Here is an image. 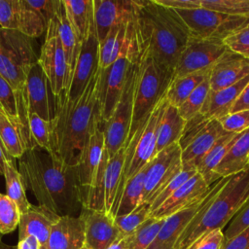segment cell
Here are the masks:
<instances>
[{"mask_svg": "<svg viewBox=\"0 0 249 249\" xmlns=\"http://www.w3.org/2000/svg\"><path fill=\"white\" fill-rule=\"evenodd\" d=\"M8 160H15L12 157L9 156V154L6 152L5 147L0 139V175H4V166L6 161Z\"/></svg>", "mask_w": 249, "mask_h": 249, "instance_id": "11a10c76", "label": "cell"}, {"mask_svg": "<svg viewBox=\"0 0 249 249\" xmlns=\"http://www.w3.org/2000/svg\"><path fill=\"white\" fill-rule=\"evenodd\" d=\"M100 75L99 68L78 98H67L65 91L56 97L55 115L52 121L53 149V154L67 164H76L88 137L103 123L99 104Z\"/></svg>", "mask_w": 249, "mask_h": 249, "instance_id": "7a4b0ae2", "label": "cell"}, {"mask_svg": "<svg viewBox=\"0 0 249 249\" xmlns=\"http://www.w3.org/2000/svg\"><path fill=\"white\" fill-rule=\"evenodd\" d=\"M58 0H18V31L34 39L47 31Z\"/></svg>", "mask_w": 249, "mask_h": 249, "instance_id": "ac0fdd59", "label": "cell"}, {"mask_svg": "<svg viewBox=\"0 0 249 249\" xmlns=\"http://www.w3.org/2000/svg\"><path fill=\"white\" fill-rule=\"evenodd\" d=\"M128 235L121 236L115 242H113L107 249H127Z\"/></svg>", "mask_w": 249, "mask_h": 249, "instance_id": "9f6ffc18", "label": "cell"}, {"mask_svg": "<svg viewBox=\"0 0 249 249\" xmlns=\"http://www.w3.org/2000/svg\"><path fill=\"white\" fill-rule=\"evenodd\" d=\"M186 26L190 37L224 40L249 23V18L231 17L204 8L174 10Z\"/></svg>", "mask_w": 249, "mask_h": 249, "instance_id": "9c48e42d", "label": "cell"}, {"mask_svg": "<svg viewBox=\"0 0 249 249\" xmlns=\"http://www.w3.org/2000/svg\"><path fill=\"white\" fill-rule=\"evenodd\" d=\"M211 187L197 172L175 191L157 209L152 211L150 217L164 219L199 200L209 192Z\"/></svg>", "mask_w": 249, "mask_h": 249, "instance_id": "7402d4cb", "label": "cell"}, {"mask_svg": "<svg viewBox=\"0 0 249 249\" xmlns=\"http://www.w3.org/2000/svg\"><path fill=\"white\" fill-rule=\"evenodd\" d=\"M249 83V75L237 83L217 91L209 92L200 114L208 119H221L231 113V110L245 87Z\"/></svg>", "mask_w": 249, "mask_h": 249, "instance_id": "4316f807", "label": "cell"}, {"mask_svg": "<svg viewBox=\"0 0 249 249\" xmlns=\"http://www.w3.org/2000/svg\"><path fill=\"white\" fill-rule=\"evenodd\" d=\"M29 129L35 145L49 154H53L52 121H46L33 113L29 114Z\"/></svg>", "mask_w": 249, "mask_h": 249, "instance_id": "ab89813d", "label": "cell"}, {"mask_svg": "<svg viewBox=\"0 0 249 249\" xmlns=\"http://www.w3.org/2000/svg\"><path fill=\"white\" fill-rule=\"evenodd\" d=\"M224 249H249V228L226 241Z\"/></svg>", "mask_w": 249, "mask_h": 249, "instance_id": "816d5d0a", "label": "cell"}, {"mask_svg": "<svg viewBox=\"0 0 249 249\" xmlns=\"http://www.w3.org/2000/svg\"><path fill=\"white\" fill-rule=\"evenodd\" d=\"M249 199V169L230 176L224 186L194 217L174 249H188L204 234L223 230Z\"/></svg>", "mask_w": 249, "mask_h": 249, "instance_id": "277c9868", "label": "cell"}, {"mask_svg": "<svg viewBox=\"0 0 249 249\" xmlns=\"http://www.w3.org/2000/svg\"><path fill=\"white\" fill-rule=\"evenodd\" d=\"M37 61L32 38L0 27V75L15 90L25 89L28 72Z\"/></svg>", "mask_w": 249, "mask_h": 249, "instance_id": "52a82bcc", "label": "cell"}, {"mask_svg": "<svg viewBox=\"0 0 249 249\" xmlns=\"http://www.w3.org/2000/svg\"><path fill=\"white\" fill-rule=\"evenodd\" d=\"M24 187L38 201L58 216H75L84 206V193L76 165L67 164L55 154L36 147L19 159Z\"/></svg>", "mask_w": 249, "mask_h": 249, "instance_id": "6da1fadb", "label": "cell"}, {"mask_svg": "<svg viewBox=\"0 0 249 249\" xmlns=\"http://www.w3.org/2000/svg\"><path fill=\"white\" fill-rule=\"evenodd\" d=\"M249 109V83L241 92L240 96L232 106L231 113L232 112H237L241 110H247Z\"/></svg>", "mask_w": 249, "mask_h": 249, "instance_id": "f5cc1de1", "label": "cell"}, {"mask_svg": "<svg viewBox=\"0 0 249 249\" xmlns=\"http://www.w3.org/2000/svg\"><path fill=\"white\" fill-rule=\"evenodd\" d=\"M136 34L140 47L174 73L190 34L174 10L155 0H138Z\"/></svg>", "mask_w": 249, "mask_h": 249, "instance_id": "3957f363", "label": "cell"}, {"mask_svg": "<svg viewBox=\"0 0 249 249\" xmlns=\"http://www.w3.org/2000/svg\"><path fill=\"white\" fill-rule=\"evenodd\" d=\"M219 122L225 131L241 133L249 128V109L230 113L219 119Z\"/></svg>", "mask_w": 249, "mask_h": 249, "instance_id": "bcb514c9", "label": "cell"}, {"mask_svg": "<svg viewBox=\"0 0 249 249\" xmlns=\"http://www.w3.org/2000/svg\"><path fill=\"white\" fill-rule=\"evenodd\" d=\"M247 169H249V128L238 134L214 172L218 179H221Z\"/></svg>", "mask_w": 249, "mask_h": 249, "instance_id": "83f0119b", "label": "cell"}, {"mask_svg": "<svg viewBox=\"0 0 249 249\" xmlns=\"http://www.w3.org/2000/svg\"><path fill=\"white\" fill-rule=\"evenodd\" d=\"M201 8L231 17L249 18V0H200Z\"/></svg>", "mask_w": 249, "mask_h": 249, "instance_id": "60d3db41", "label": "cell"}, {"mask_svg": "<svg viewBox=\"0 0 249 249\" xmlns=\"http://www.w3.org/2000/svg\"><path fill=\"white\" fill-rule=\"evenodd\" d=\"M129 137L121 149L108 160L104 175V206L105 213L115 218L122 181L125 172Z\"/></svg>", "mask_w": 249, "mask_h": 249, "instance_id": "cb8c5ba5", "label": "cell"}, {"mask_svg": "<svg viewBox=\"0 0 249 249\" xmlns=\"http://www.w3.org/2000/svg\"><path fill=\"white\" fill-rule=\"evenodd\" d=\"M20 211L16 202L6 194L0 193V233L14 231L19 224Z\"/></svg>", "mask_w": 249, "mask_h": 249, "instance_id": "7bdbcfd3", "label": "cell"}, {"mask_svg": "<svg viewBox=\"0 0 249 249\" xmlns=\"http://www.w3.org/2000/svg\"><path fill=\"white\" fill-rule=\"evenodd\" d=\"M225 132L219 120L205 118L200 113L188 121L179 140L182 163L197 167L206 153Z\"/></svg>", "mask_w": 249, "mask_h": 249, "instance_id": "30bf717a", "label": "cell"}, {"mask_svg": "<svg viewBox=\"0 0 249 249\" xmlns=\"http://www.w3.org/2000/svg\"><path fill=\"white\" fill-rule=\"evenodd\" d=\"M229 177H225L217 181L209 190V192L196 201L192 205L165 218L157 236L148 247V249H174L178 238L191 223L194 217L203 208L207 201L224 186Z\"/></svg>", "mask_w": 249, "mask_h": 249, "instance_id": "5bb4252c", "label": "cell"}, {"mask_svg": "<svg viewBox=\"0 0 249 249\" xmlns=\"http://www.w3.org/2000/svg\"><path fill=\"white\" fill-rule=\"evenodd\" d=\"M141 48L136 34V15L121 56L108 68L101 70L99 84L100 116L105 124L112 116L124 90L129 70L139 58Z\"/></svg>", "mask_w": 249, "mask_h": 249, "instance_id": "8992f818", "label": "cell"}, {"mask_svg": "<svg viewBox=\"0 0 249 249\" xmlns=\"http://www.w3.org/2000/svg\"><path fill=\"white\" fill-rule=\"evenodd\" d=\"M38 62L50 82L53 94L57 97L63 91H67L70 84V73L58 34L56 12L46 31Z\"/></svg>", "mask_w": 249, "mask_h": 249, "instance_id": "8fae6325", "label": "cell"}, {"mask_svg": "<svg viewBox=\"0 0 249 249\" xmlns=\"http://www.w3.org/2000/svg\"><path fill=\"white\" fill-rule=\"evenodd\" d=\"M148 164L126 181L121 196L116 216L126 215L136 209L140 204H142Z\"/></svg>", "mask_w": 249, "mask_h": 249, "instance_id": "d590c367", "label": "cell"}, {"mask_svg": "<svg viewBox=\"0 0 249 249\" xmlns=\"http://www.w3.org/2000/svg\"><path fill=\"white\" fill-rule=\"evenodd\" d=\"M167 100L165 96L160 101V103L153 110L149 116L141 134L137 140L136 147L127 169L124 173L122 186H121V196L126 181L136 174L139 170L145 167L157 155V137H158V127L162 115V112L166 106ZM120 196V199H121ZM120 202V201H119ZM118 209V208H117Z\"/></svg>", "mask_w": 249, "mask_h": 249, "instance_id": "2e32d148", "label": "cell"}, {"mask_svg": "<svg viewBox=\"0 0 249 249\" xmlns=\"http://www.w3.org/2000/svg\"><path fill=\"white\" fill-rule=\"evenodd\" d=\"M182 166L179 142L159 152L148 164L142 203L151 205L158 194L181 171Z\"/></svg>", "mask_w": 249, "mask_h": 249, "instance_id": "4fadbf2b", "label": "cell"}, {"mask_svg": "<svg viewBox=\"0 0 249 249\" xmlns=\"http://www.w3.org/2000/svg\"><path fill=\"white\" fill-rule=\"evenodd\" d=\"M56 18H57V27L60 41L65 53L67 64L69 67L70 73V82L74 72L76 60L80 52L81 45L78 41V38L74 32L73 27L71 26L69 19L66 15L65 7L62 0H58L56 7ZM70 85V84H69Z\"/></svg>", "mask_w": 249, "mask_h": 249, "instance_id": "836d02e7", "label": "cell"}, {"mask_svg": "<svg viewBox=\"0 0 249 249\" xmlns=\"http://www.w3.org/2000/svg\"><path fill=\"white\" fill-rule=\"evenodd\" d=\"M17 249H41V244L37 238L33 236H26L18 239Z\"/></svg>", "mask_w": 249, "mask_h": 249, "instance_id": "db71d44e", "label": "cell"}, {"mask_svg": "<svg viewBox=\"0 0 249 249\" xmlns=\"http://www.w3.org/2000/svg\"><path fill=\"white\" fill-rule=\"evenodd\" d=\"M0 249H17V245H9L0 240Z\"/></svg>", "mask_w": 249, "mask_h": 249, "instance_id": "6f0895ef", "label": "cell"}, {"mask_svg": "<svg viewBox=\"0 0 249 249\" xmlns=\"http://www.w3.org/2000/svg\"><path fill=\"white\" fill-rule=\"evenodd\" d=\"M25 89L29 114L33 113L46 121H53L56 110V96L38 61L28 72Z\"/></svg>", "mask_w": 249, "mask_h": 249, "instance_id": "e0dca14e", "label": "cell"}, {"mask_svg": "<svg viewBox=\"0 0 249 249\" xmlns=\"http://www.w3.org/2000/svg\"><path fill=\"white\" fill-rule=\"evenodd\" d=\"M209 73L210 71L198 72L180 77L173 76L165 92L167 102L170 105L179 108L194 89L209 76Z\"/></svg>", "mask_w": 249, "mask_h": 249, "instance_id": "e575fe53", "label": "cell"}, {"mask_svg": "<svg viewBox=\"0 0 249 249\" xmlns=\"http://www.w3.org/2000/svg\"><path fill=\"white\" fill-rule=\"evenodd\" d=\"M82 249H88V248H86V247H83V248H82Z\"/></svg>", "mask_w": 249, "mask_h": 249, "instance_id": "680465c9", "label": "cell"}, {"mask_svg": "<svg viewBox=\"0 0 249 249\" xmlns=\"http://www.w3.org/2000/svg\"><path fill=\"white\" fill-rule=\"evenodd\" d=\"M248 75L249 59L228 50L210 70V90L217 91L230 87Z\"/></svg>", "mask_w": 249, "mask_h": 249, "instance_id": "603a6c76", "label": "cell"}, {"mask_svg": "<svg viewBox=\"0 0 249 249\" xmlns=\"http://www.w3.org/2000/svg\"><path fill=\"white\" fill-rule=\"evenodd\" d=\"M134 18L135 16L130 20L113 26L104 40L100 43L99 68L101 70L108 68L121 56L126 44Z\"/></svg>", "mask_w": 249, "mask_h": 249, "instance_id": "4dcf8cb0", "label": "cell"}, {"mask_svg": "<svg viewBox=\"0 0 249 249\" xmlns=\"http://www.w3.org/2000/svg\"><path fill=\"white\" fill-rule=\"evenodd\" d=\"M238 134L239 133L226 131L223 135H221L218 138V140L215 142L212 148L206 153V155L203 157V159L197 165V172L203 177V179L210 187L220 180L216 176L214 170L223 160L225 155L228 153V151L237 138Z\"/></svg>", "mask_w": 249, "mask_h": 249, "instance_id": "1f68e13d", "label": "cell"}, {"mask_svg": "<svg viewBox=\"0 0 249 249\" xmlns=\"http://www.w3.org/2000/svg\"><path fill=\"white\" fill-rule=\"evenodd\" d=\"M105 150L104 124H100L88 137L76 160L78 178L83 189L84 200L91 188Z\"/></svg>", "mask_w": 249, "mask_h": 249, "instance_id": "d6986e66", "label": "cell"}, {"mask_svg": "<svg viewBox=\"0 0 249 249\" xmlns=\"http://www.w3.org/2000/svg\"><path fill=\"white\" fill-rule=\"evenodd\" d=\"M137 7L138 0H93V21L99 42L113 26L133 18Z\"/></svg>", "mask_w": 249, "mask_h": 249, "instance_id": "ffe728a7", "label": "cell"}, {"mask_svg": "<svg viewBox=\"0 0 249 249\" xmlns=\"http://www.w3.org/2000/svg\"><path fill=\"white\" fill-rule=\"evenodd\" d=\"M149 217L150 205L147 203H142L136 209L126 215L116 216L114 221L121 233L126 236L133 233Z\"/></svg>", "mask_w": 249, "mask_h": 249, "instance_id": "b9f144b4", "label": "cell"}, {"mask_svg": "<svg viewBox=\"0 0 249 249\" xmlns=\"http://www.w3.org/2000/svg\"><path fill=\"white\" fill-rule=\"evenodd\" d=\"M80 216L85 223V247L88 249H107L124 236L114 218L105 212L83 208Z\"/></svg>", "mask_w": 249, "mask_h": 249, "instance_id": "44dd1931", "label": "cell"}, {"mask_svg": "<svg viewBox=\"0 0 249 249\" xmlns=\"http://www.w3.org/2000/svg\"><path fill=\"white\" fill-rule=\"evenodd\" d=\"M225 242L223 230H215L196 240L188 249H224Z\"/></svg>", "mask_w": 249, "mask_h": 249, "instance_id": "681fc988", "label": "cell"}, {"mask_svg": "<svg viewBox=\"0 0 249 249\" xmlns=\"http://www.w3.org/2000/svg\"><path fill=\"white\" fill-rule=\"evenodd\" d=\"M187 122L181 117L178 108L168 102L162 112L157 137V154L166 147L178 143L181 139Z\"/></svg>", "mask_w": 249, "mask_h": 249, "instance_id": "f1b7e54d", "label": "cell"}, {"mask_svg": "<svg viewBox=\"0 0 249 249\" xmlns=\"http://www.w3.org/2000/svg\"><path fill=\"white\" fill-rule=\"evenodd\" d=\"M3 176L6 182V195L16 202L20 213L26 212L32 204L26 197L23 180L16 167L15 160L6 161Z\"/></svg>", "mask_w": 249, "mask_h": 249, "instance_id": "8d00e7d4", "label": "cell"}, {"mask_svg": "<svg viewBox=\"0 0 249 249\" xmlns=\"http://www.w3.org/2000/svg\"><path fill=\"white\" fill-rule=\"evenodd\" d=\"M18 0H0V27L18 30Z\"/></svg>", "mask_w": 249, "mask_h": 249, "instance_id": "c3c4849f", "label": "cell"}, {"mask_svg": "<svg viewBox=\"0 0 249 249\" xmlns=\"http://www.w3.org/2000/svg\"><path fill=\"white\" fill-rule=\"evenodd\" d=\"M197 173V168L195 165L183 163L181 171L158 194L150 205V213L157 209L164 200H166L175 191H177L184 183Z\"/></svg>", "mask_w": 249, "mask_h": 249, "instance_id": "ee69618b", "label": "cell"}, {"mask_svg": "<svg viewBox=\"0 0 249 249\" xmlns=\"http://www.w3.org/2000/svg\"><path fill=\"white\" fill-rule=\"evenodd\" d=\"M67 18L80 45L86 39L93 21V0H62Z\"/></svg>", "mask_w": 249, "mask_h": 249, "instance_id": "d6a6232c", "label": "cell"}, {"mask_svg": "<svg viewBox=\"0 0 249 249\" xmlns=\"http://www.w3.org/2000/svg\"><path fill=\"white\" fill-rule=\"evenodd\" d=\"M165 218L149 217L133 233L128 235L127 249H148L151 245Z\"/></svg>", "mask_w": 249, "mask_h": 249, "instance_id": "74e56055", "label": "cell"}, {"mask_svg": "<svg viewBox=\"0 0 249 249\" xmlns=\"http://www.w3.org/2000/svg\"><path fill=\"white\" fill-rule=\"evenodd\" d=\"M141 56V54H140ZM139 58L132 64L121 98L111 116L104 124L105 150L112 158L128 138L134 103V91L139 67Z\"/></svg>", "mask_w": 249, "mask_h": 249, "instance_id": "ba28073f", "label": "cell"}, {"mask_svg": "<svg viewBox=\"0 0 249 249\" xmlns=\"http://www.w3.org/2000/svg\"><path fill=\"white\" fill-rule=\"evenodd\" d=\"M100 42L97 37L94 21H92L86 39L81 44L74 72L67 91V98L74 100L86 89L92 76L99 69Z\"/></svg>", "mask_w": 249, "mask_h": 249, "instance_id": "9a60e30c", "label": "cell"}, {"mask_svg": "<svg viewBox=\"0 0 249 249\" xmlns=\"http://www.w3.org/2000/svg\"><path fill=\"white\" fill-rule=\"evenodd\" d=\"M0 139L13 159H20L27 150L34 149L22 127L0 109Z\"/></svg>", "mask_w": 249, "mask_h": 249, "instance_id": "f546056e", "label": "cell"}, {"mask_svg": "<svg viewBox=\"0 0 249 249\" xmlns=\"http://www.w3.org/2000/svg\"><path fill=\"white\" fill-rule=\"evenodd\" d=\"M209 92L210 83L208 76L194 89V91L189 95V97L184 101V103L178 108L181 117L186 122L192 120L200 113Z\"/></svg>", "mask_w": 249, "mask_h": 249, "instance_id": "f35d334b", "label": "cell"}, {"mask_svg": "<svg viewBox=\"0 0 249 249\" xmlns=\"http://www.w3.org/2000/svg\"><path fill=\"white\" fill-rule=\"evenodd\" d=\"M60 216L41 205H31L21 213L18 224V239L26 236L37 238L41 247H45L49 239L52 227Z\"/></svg>", "mask_w": 249, "mask_h": 249, "instance_id": "484cf974", "label": "cell"}, {"mask_svg": "<svg viewBox=\"0 0 249 249\" xmlns=\"http://www.w3.org/2000/svg\"><path fill=\"white\" fill-rule=\"evenodd\" d=\"M158 4L172 10H190L201 8L200 0H155Z\"/></svg>", "mask_w": 249, "mask_h": 249, "instance_id": "f907efd6", "label": "cell"}, {"mask_svg": "<svg viewBox=\"0 0 249 249\" xmlns=\"http://www.w3.org/2000/svg\"><path fill=\"white\" fill-rule=\"evenodd\" d=\"M41 249H45V248H43V247H41Z\"/></svg>", "mask_w": 249, "mask_h": 249, "instance_id": "91938a15", "label": "cell"}, {"mask_svg": "<svg viewBox=\"0 0 249 249\" xmlns=\"http://www.w3.org/2000/svg\"><path fill=\"white\" fill-rule=\"evenodd\" d=\"M228 50L223 40L190 37L179 55L173 76L208 72Z\"/></svg>", "mask_w": 249, "mask_h": 249, "instance_id": "7c38bea8", "label": "cell"}, {"mask_svg": "<svg viewBox=\"0 0 249 249\" xmlns=\"http://www.w3.org/2000/svg\"><path fill=\"white\" fill-rule=\"evenodd\" d=\"M249 228V199L238 210L224 231L225 240L229 241Z\"/></svg>", "mask_w": 249, "mask_h": 249, "instance_id": "7dc6e473", "label": "cell"}, {"mask_svg": "<svg viewBox=\"0 0 249 249\" xmlns=\"http://www.w3.org/2000/svg\"><path fill=\"white\" fill-rule=\"evenodd\" d=\"M223 41L230 51L249 59V23L232 32Z\"/></svg>", "mask_w": 249, "mask_h": 249, "instance_id": "f6af8a7d", "label": "cell"}, {"mask_svg": "<svg viewBox=\"0 0 249 249\" xmlns=\"http://www.w3.org/2000/svg\"><path fill=\"white\" fill-rule=\"evenodd\" d=\"M173 75L172 71L158 62L141 48L134 91L132 122L128 136H131L148 120L153 110L165 96Z\"/></svg>", "mask_w": 249, "mask_h": 249, "instance_id": "5b68a950", "label": "cell"}, {"mask_svg": "<svg viewBox=\"0 0 249 249\" xmlns=\"http://www.w3.org/2000/svg\"><path fill=\"white\" fill-rule=\"evenodd\" d=\"M85 247V223L80 215L61 216L53 224L45 249H82Z\"/></svg>", "mask_w": 249, "mask_h": 249, "instance_id": "d4e9b609", "label": "cell"}]
</instances>
